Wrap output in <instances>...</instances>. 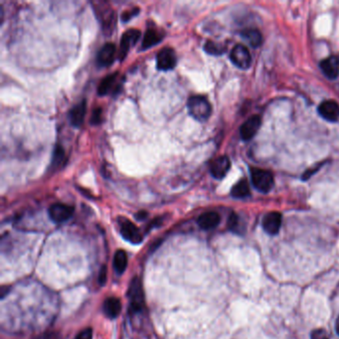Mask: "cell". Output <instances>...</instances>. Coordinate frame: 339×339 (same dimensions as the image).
<instances>
[{"label": "cell", "instance_id": "obj_28", "mask_svg": "<svg viewBox=\"0 0 339 339\" xmlns=\"http://www.w3.org/2000/svg\"><path fill=\"white\" fill-rule=\"evenodd\" d=\"M100 122H101V108L97 107L93 111V115H92V118H91V123L93 125H98Z\"/></svg>", "mask_w": 339, "mask_h": 339}, {"label": "cell", "instance_id": "obj_17", "mask_svg": "<svg viewBox=\"0 0 339 339\" xmlns=\"http://www.w3.org/2000/svg\"><path fill=\"white\" fill-rule=\"evenodd\" d=\"M320 68L323 74L331 80H334L339 75V58L336 56H330L320 62Z\"/></svg>", "mask_w": 339, "mask_h": 339}, {"label": "cell", "instance_id": "obj_19", "mask_svg": "<svg viewBox=\"0 0 339 339\" xmlns=\"http://www.w3.org/2000/svg\"><path fill=\"white\" fill-rule=\"evenodd\" d=\"M103 311L108 318H117L122 311V302L117 297H107L103 302Z\"/></svg>", "mask_w": 339, "mask_h": 339}, {"label": "cell", "instance_id": "obj_13", "mask_svg": "<svg viewBox=\"0 0 339 339\" xmlns=\"http://www.w3.org/2000/svg\"><path fill=\"white\" fill-rule=\"evenodd\" d=\"M319 115L328 122H336L339 120V104L332 99L324 100L318 106Z\"/></svg>", "mask_w": 339, "mask_h": 339}, {"label": "cell", "instance_id": "obj_30", "mask_svg": "<svg viewBox=\"0 0 339 339\" xmlns=\"http://www.w3.org/2000/svg\"><path fill=\"white\" fill-rule=\"evenodd\" d=\"M139 12V9L137 8V9H134L132 12H128V11H126V12H124L123 13V15H122V19H123V21L124 22H127V21H129V20H131L135 15H137V13Z\"/></svg>", "mask_w": 339, "mask_h": 339}, {"label": "cell", "instance_id": "obj_21", "mask_svg": "<svg viewBox=\"0 0 339 339\" xmlns=\"http://www.w3.org/2000/svg\"><path fill=\"white\" fill-rule=\"evenodd\" d=\"M243 38L254 48H258L261 46L263 42L262 34L257 29H247L242 33Z\"/></svg>", "mask_w": 339, "mask_h": 339}, {"label": "cell", "instance_id": "obj_12", "mask_svg": "<svg viewBox=\"0 0 339 339\" xmlns=\"http://www.w3.org/2000/svg\"><path fill=\"white\" fill-rule=\"evenodd\" d=\"M119 78H120L119 73H115V74L108 75L105 78H103L98 85L97 94L99 96H105V95L118 92L120 88Z\"/></svg>", "mask_w": 339, "mask_h": 339}, {"label": "cell", "instance_id": "obj_5", "mask_svg": "<svg viewBox=\"0 0 339 339\" xmlns=\"http://www.w3.org/2000/svg\"><path fill=\"white\" fill-rule=\"evenodd\" d=\"M74 213V208L64 203H55L50 206L48 210L50 219L55 223H63L68 221Z\"/></svg>", "mask_w": 339, "mask_h": 339}, {"label": "cell", "instance_id": "obj_31", "mask_svg": "<svg viewBox=\"0 0 339 339\" xmlns=\"http://www.w3.org/2000/svg\"><path fill=\"white\" fill-rule=\"evenodd\" d=\"M105 280H106V268H105V266H103L100 270V273H99L98 282H99L100 285H104Z\"/></svg>", "mask_w": 339, "mask_h": 339}, {"label": "cell", "instance_id": "obj_1", "mask_svg": "<svg viewBox=\"0 0 339 339\" xmlns=\"http://www.w3.org/2000/svg\"><path fill=\"white\" fill-rule=\"evenodd\" d=\"M190 116L198 122H205L211 116L212 107L209 100L203 96H192L187 101Z\"/></svg>", "mask_w": 339, "mask_h": 339}, {"label": "cell", "instance_id": "obj_16", "mask_svg": "<svg viewBox=\"0 0 339 339\" xmlns=\"http://www.w3.org/2000/svg\"><path fill=\"white\" fill-rule=\"evenodd\" d=\"M116 45L112 43L104 44L97 53V65L100 67H108L115 61L116 57Z\"/></svg>", "mask_w": 339, "mask_h": 339}, {"label": "cell", "instance_id": "obj_25", "mask_svg": "<svg viewBox=\"0 0 339 339\" xmlns=\"http://www.w3.org/2000/svg\"><path fill=\"white\" fill-rule=\"evenodd\" d=\"M204 49L208 54H211V55H221L225 51L223 47H221L219 44L214 43L212 41L206 42L205 45H204Z\"/></svg>", "mask_w": 339, "mask_h": 339}, {"label": "cell", "instance_id": "obj_6", "mask_svg": "<svg viewBox=\"0 0 339 339\" xmlns=\"http://www.w3.org/2000/svg\"><path fill=\"white\" fill-rule=\"evenodd\" d=\"M120 231L123 238L132 244H140L143 241V234L140 229L130 220L121 219Z\"/></svg>", "mask_w": 339, "mask_h": 339}, {"label": "cell", "instance_id": "obj_20", "mask_svg": "<svg viewBox=\"0 0 339 339\" xmlns=\"http://www.w3.org/2000/svg\"><path fill=\"white\" fill-rule=\"evenodd\" d=\"M163 37H164V34L162 32H159L158 30L154 28L147 29L144 36L143 43H142V50H146V49L157 45L159 42H161Z\"/></svg>", "mask_w": 339, "mask_h": 339}, {"label": "cell", "instance_id": "obj_32", "mask_svg": "<svg viewBox=\"0 0 339 339\" xmlns=\"http://www.w3.org/2000/svg\"><path fill=\"white\" fill-rule=\"evenodd\" d=\"M35 339H59V336L55 332H47V333H44L42 335H39L38 337H36Z\"/></svg>", "mask_w": 339, "mask_h": 339}, {"label": "cell", "instance_id": "obj_9", "mask_svg": "<svg viewBox=\"0 0 339 339\" xmlns=\"http://www.w3.org/2000/svg\"><path fill=\"white\" fill-rule=\"evenodd\" d=\"M176 66V55L170 48H163L156 57V67L160 71H170Z\"/></svg>", "mask_w": 339, "mask_h": 339}, {"label": "cell", "instance_id": "obj_26", "mask_svg": "<svg viewBox=\"0 0 339 339\" xmlns=\"http://www.w3.org/2000/svg\"><path fill=\"white\" fill-rule=\"evenodd\" d=\"M240 221H239V217L236 215V214H232L229 218V222H228V226L230 228V230H232L233 232H238V229H239V224Z\"/></svg>", "mask_w": 339, "mask_h": 339}, {"label": "cell", "instance_id": "obj_24", "mask_svg": "<svg viewBox=\"0 0 339 339\" xmlns=\"http://www.w3.org/2000/svg\"><path fill=\"white\" fill-rule=\"evenodd\" d=\"M64 156H65V153H64L63 148L60 146H56L54 149V154L52 158V165L59 166L61 163H63Z\"/></svg>", "mask_w": 339, "mask_h": 339}, {"label": "cell", "instance_id": "obj_23", "mask_svg": "<svg viewBox=\"0 0 339 339\" xmlns=\"http://www.w3.org/2000/svg\"><path fill=\"white\" fill-rule=\"evenodd\" d=\"M250 194H251L250 186H249V183L246 179L240 180L236 185L233 186V188L231 190V195L234 198H237V199L246 198V197L250 196Z\"/></svg>", "mask_w": 339, "mask_h": 339}, {"label": "cell", "instance_id": "obj_3", "mask_svg": "<svg viewBox=\"0 0 339 339\" xmlns=\"http://www.w3.org/2000/svg\"><path fill=\"white\" fill-rule=\"evenodd\" d=\"M94 9L97 13V18L99 22L101 23L103 31L111 32L116 24V14L115 11L107 6V3L105 2H96L94 3Z\"/></svg>", "mask_w": 339, "mask_h": 339}, {"label": "cell", "instance_id": "obj_10", "mask_svg": "<svg viewBox=\"0 0 339 339\" xmlns=\"http://www.w3.org/2000/svg\"><path fill=\"white\" fill-rule=\"evenodd\" d=\"M262 124V120L261 117L258 115H255L251 118H249L242 126L240 129V135L244 141H250L252 140L256 134L258 133L260 127Z\"/></svg>", "mask_w": 339, "mask_h": 339}, {"label": "cell", "instance_id": "obj_27", "mask_svg": "<svg viewBox=\"0 0 339 339\" xmlns=\"http://www.w3.org/2000/svg\"><path fill=\"white\" fill-rule=\"evenodd\" d=\"M311 339H329V336L327 334V332L324 329H316L314 331H312L311 333Z\"/></svg>", "mask_w": 339, "mask_h": 339}, {"label": "cell", "instance_id": "obj_15", "mask_svg": "<svg viewBox=\"0 0 339 339\" xmlns=\"http://www.w3.org/2000/svg\"><path fill=\"white\" fill-rule=\"evenodd\" d=\"M86 110H87V103L85 99L77 103L70 109L69 121L74 128H80L83 125L86 116Z\"/></svg>", "mask_w": 339, "mask_h": 339}, {"label": "cell", "instance_id": "obj_8", "mask_svg": "<svg viewBox=\"0 0 339 339\" xmlns=\"http://www.w3.org/2000/svg\"><path fill=\"white\" fill-rule=\"evenodd\" d=\"M141 31L137 29H130L126 31L122 37L121 41V47H120V52H119V59L123 61L127 54L129 53L130 49L132 48L141 38Z\"/></svg>", "mask_w": 339, "mask_h": 339}, {"label": "cell", "instance_id": "obj_7", "mask_svg": "<svg viewBox=\"0 0 339 339\" xmlns=\"http://www.w3.org/2000/svg\"><path fill=\"white\" fill-rule=\"evenodd\" d=\"M230 58L235 66L243 70H246L251 66V54L249 50L241 44H238L233 48L230 54Z\"/></svg>", "mask_w": 339, "mask_h": 339}, {"label": "cell", "instance_id": "obj_14", "mask_svg": "<svg viewBox=\"0 0 339 339\" xmlns=\"http://www.w3.org/2000/svg\"><path fill=\"white\" fill-rule=\"evenodd\" d=\"M282 226V215L279 212H270L263 219V228L270 235H276Z\"/></svg>", "mask_w": 339, "mask_h": 339}, {"label": "cell", "instance_id": "obj_22", "mask_svg": "<svg viewBox=\"0 0 339 339\" xmlns=\"http://www.w3.org/2000/svg\"><path fill=\"white\" fill-rule=\"evenodd\" d=\"M128 267V255L124 250H118L114 257V268L118 274H123Z\"/></svg>", "mask_w": 339, "mask_h": 339}, {"label": "cell", "instance_id": "obj_11", "mask_svg": "<svg viewBox=\"0 0 339 339\" xmlns=\"http://www.w3.org/2000/svg\"><path fill=\"white\" fill-rule=\"evenodd\" d=\"M231 167V161L228 156H219L211 164L210 171L214 178L222 179L229 172Z\"/></svg>", "mask_w": 339, "mask_h": 339}, {"label": "cell", "instance_id": "obj_18", "mask_svg": "<svg viewBox=\"0 0 339 339\" xmlns=\"http://www.w3.org/2000/svg\"><path fill=\"white\" fill-rule=\"evenodd\" d=\"M220 219L221 218L218 213L209 211V212H205L202 215H200L199 218L197 219V223L201 229L211 230V229L216 228L219 225Z\"/></svg>", "mask_w": 339, "mask_h": 339}, {"label": "cell", "instance_id": "obj_4", "mask_svg": "<svg viewBox=\"0 0 339 339\" xmlns=\"http://www.w3.org/2000/svg\"><path fill=\"white\" fill-rule=\"evenodd\" d=\"M128 295L130 297L131 301V307L134 311H140L143 309L144 306V291H143V286L142 282L139 278H134L130 284L129 287V292Z\"/></svg>", "mask_w": 339, "mask_h": 339}, {"label": "cell", "instance_id": "obj_33", "mask_svg": "<svg viewBox=\"0 0 339 339\" xmlns=\"http://www.w3.org/2000/svg\"><path fill=\"white\" fill-rule=\"evenodd\" d=\"M146 216H147V213L146 211H140L139 213L136 214V217H137L138 220H144V219H146Z\"/></svg>", "mask_w": 339, "mask_h": 339}, {"label": "cell", "instance_id": "obj_2", "mask_svg": "<svg viewBox=\"0 0 339 339\" xmlns=\"http://www.w3.org/2000/svg\"><path fill=\"white\" fill-rule=\"evenodd\" d=\"M251 178L254 187L260 192L268 193L274 187V176L268 170L261 168H252Z\"/></svg>", "mask_w": 339, "mask_h": 339}, {"label": "cell", "instance_id": "obj_34", "mask_svg": "<svg viewBox=\"0 0 339 339\" xmlns=\"http://www.w3.org/2000/svg\"><path fill=\"white\" fill-rule=\"evenodd\" d=\"M336 331L339 334V318H337V320H336Z\"/></svg>", "mask_w": 339, "mask_h": 339}, {"label": "cell", "instance_id": "obj_29", "mask_svg": "<svg viewBox=\"0 0 339 339\" xmlns=\"http://www.w3.org/2000/svg\"><path fill=\"white\" fill-rule=\"evenodd\" d=\"M76 339H93V331L91 328H86L82 330L77 336Z\"/></svg>", "mask_w": 339, "mask_h": 339}]
</instances>
